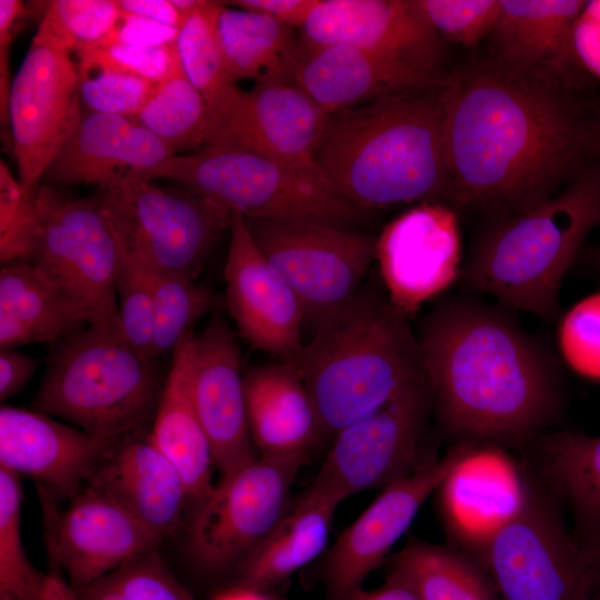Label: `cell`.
<instances>
[{
    "label": "cell",
    "instance_id": "12",
    "mask_svg": "<svg viewBox=\"0 0 600 600\" xmlns=\"http://www.w3.org/2000/svg\"><path fill=\"white\" fill-rule=\"evenodd\" d=\"M246 222L261 254L299 299L304 327L313 331L362 289L374 260L376 239L368 233L301 220Z\"/></svg>",
    "mask_w": 600,
    "mask_h": 600
},
{
    "label": "cell",
    "instance_id": "21",
    "mask_svg": "<svg viewBox=\"0 0 600 600\" xmlns=\"http://www.w3.org/2000/svg\"><path fill=\"white\" fill-rule=\"evenodd\" d=\"M121 439L93 436L34 410L0 409V466L30 477L57 501L72 499Z\"/></svg>",
    "mask_w": 600,
    "mask_h": 600
},
{
    "label": "cell",
    "instance_id": "14",
    "mask_svg": "<svg viewBox=\"0 0 600 600\" xmlns=\"http://www.w3.org/2000/svg\"><path fill=\"white\" fill-rule=\"evenodd\" d=\"M83 114L70 52L32 39L12 79L9 100L12 152L24 194H37L44 172Z\"/></svg>",
    "mask_w": 600,
    "mask_h": 600
},
{
    "label": "cell",
    "instance_id": "24",
    "mask_svg": "<svg viewBox=\"0 0 600 600\" xmlns=\"http://www.w3.org/2000/svg\"><path fill=\"white\" fill-rule=\"evenodd\" d=\"M446 79L354 46L302 40L293 73V82L329 114L387 96L438 87Z\"/></svg>",
    "mask_w": 600,
    "mask_h": 600
},
{
    "label": "cell",
    "instance_id": "41",
    "mask_svg": "<svg viewBox=\"0 0 600 600\" xmlns=\"http://www.w3.org/2000/svg\"><path fill=\"white\" fill-rule=\"evenodd\" d=\"M114 283L122 337L139 354L154 362V303L150 277L121 248Z\"/></svg>",
    "mask_w": 600,
    "mask_h": 600
},
{
    "label": "cell",
    "instance_id": "38",
    "mask_svg": "<svg viewBox=\"0 0 600 600\" xmlns=\"http://www.w3.org/2000/svg\"><path fill=\"white\" fill-rule=\"evenodd\" d=\"M21 501L20 476L0 466V600H47L48 576L23 548Z\"/></svg>",
    "mask_w": 600,
    "mask_h": 600
},
{
    "label": "cell",
    "instance_id": "37",
    "mask_svg": "<svg viewBox=\"0 0 600 600\" xmlns=\"http://www.w3.org/2000/svg\"><path fill=\"white\" fill-rule=\"evenodd\" d=\"M146 270L153 292L152 358L156 361L194 337L196 322L211 310L216 298L210 289L188 277Z\"/></svg>",
    "mask_w": 600,
    "mask_h": 600
},
{
    "label": "cell",
    "instance_id": "20",
    "mask_svg": "<svg viewBox=\"0 0 600 600\" xmlns=\"http://www.w3.org/2000/svg\"><path fill=\"white\" fill-rule=\"evenodd\" d=\"M300 38L354 46L434 74L443 49L417 0H319Z\"/></svg>",
    "mask_w": 600,
    "mask_h": 600
},
{
    "label": "cell",
    "instance_id": "6",
    "mask_svg": "<svg viewBox=\"0 0 600 600\" xmlns=\"http://www.w3.org/2000/svg\"><path fill=\"white\" fill-rule=\"evenodd\" d=\"M161 392L153 361L121 333L88 327L51 344L31 410L121 439L144 431Z\"/></svg>",
    "mask_w": 600,
    "mask_h": 600
},
{
    "label": "cell",
    "instance_id": "18",
    "mask_svg": "<svg viewBox=\"0 0 600 600\" xmlns=\"http://www.w3.org/2000/svg\"><path fill=\"white\" fill-rule=\"evenodd\" d=\"M224 264L227 309L239 334L256 350L296 363L304 343L302 306L254 243L246 218L232 213Z\"/></svg>",
    "mask_w": 600,
    "mask_h": 600
},
{
    "label": "cell",
    "instance_id": "9",
    "mask_svg": "<svg viewBox=\"0 0 600 600\" xmlns=\"http://www.w3.org/2000/svg\"><path fill=\"white\" fill-rule=\"evenodd\" d=\"M520 507L486 541L474 559L500 600H592L590 563L566 523L562 504L523 466Z\"/></svg>",
    "mask_w": 600,
    "mask_h": 600
},
{
    "label": "cell",
    "instance_id": "8",
    "mask_svg": "<svg viewBox=\"0 0 600 600\" xmlns=\"http://www.w3.org/2000/svg\"><path fill=\"white\" fill-rule=\"evenodd\" d=\"M119 252L97 196L68 198L42 184L27 224L1 252V262H30L80 308L89 327L121 333L114 283Z\"/></svg>",
    "mask_w": 600,
    "mask_h": 600
},
{
    "label": "cell",
    "instance_id": "43",
    "mask_svg": "<svg viewBox=\"0 0 600 600\" xmlns=\"http://www.w3.org/2000/svg\"><path fill=\"white\" fill-rule=\"evenodd\" d=\"M417 1L442 39L463 46H473L490 36L502 9L501 0Z\"/></svg>",
    "mask_w": 600,
    "mask_h": 600
},
{
    "label": "cell",
    "instance_id": "26",
    "mask_svg": "<svg viewBox=\"0 0 600 600\" xmlns=\"http://www.w3.org/2000/svg\"><path fill=\"white\" fill-rule=\"evenodd\" d=\"M438 491L443 521L456 547L474 558L520 507L523 474L503 448L477 443Z\"/></svg>",
    "mask_w": 600,
    "mask_h": 600
},
{
    "label": "cell",
    "instance_id": "11",
    "mask_svg": "<svg viewBox=\"0 0 600 600\" xmlns=\"http://www.w3.org/2000/svg\"><path fill=\"white\" fill-rule=\"evenodd\" d=\"M304 463L258 456L222 474L196 504L188 550L203 572H236L263 543L290 508V489Z\"/></svg>",
    "mask_w": 600,
    "mask_h": 600
},
{
    "label": "cell",
    "instance_id": "57",
    "mask_svg": "<svg viewBox=\"0 0 600 600\" xmlns=\"http://www.w3.org/2000/svg\"><path fill=\"white\" fill-rule=\"evenodd\" d=\"M592 258V263L600 271V244L590 253Z\"/></svg>",
    "mask_w": 600,
    "mask_h": 600
},
{
    "label": "cell",
    "instance_id": "23",
    "mask_svg": "<svg viewBox=\"0 0 600 600\" xmlns=\"http://www.w3.org/2000/svg\"><path fill=\"white\" fill-rule=\"evenodd\" d=\"M192 396L221 476L258 457L248 422L240 346L219 317L193 338Z\"/></svg>",
    "mask_w": 600,
    "mask_h": 600
},
{
    "label": "cell",
    "instance_id": "44",
    "mask_svg": "<svg viewBox=\"0 0 600 600\" xmlns=\"http://www.w3.org/2000/svg\"><path fill=\"white\" fill-rule=\"evenodd\" d=\"M80 66L109 68L162 82L182 69L177 41L161 47L98 43L77 52Z\"/></svg>",
    "mask_w": 600,
    "mask_h": 600
},
{
    "label": "cell",
    "instance_id": "16",
    "mask_svg": "<svg viewBox=\"0 0 600 600\" xmlns=\"http://www.w3.org/2000/svg\"><path fill=\"white\" fill-rule=\"evenodd\" d=\"M50 558L72 589L158 550L162 541L126 508L83 484L63 510L40 491Z\"/></svg>",
    "mask_w": 600,
    "mask_h": 600
},
{
    "label": "cell",
    "instance_id": "19",
    "mask_svg": "<svg viewBox=\"0 0 600 600\" xmlns=\"http://www.w3.org/2000/svg\"><path fill=\"white\" fill-rule=\"evenodd\" d=\"M328 116L294 82L256 83L210 121L206 146L246 149L289 164L316 168Z\"/></svg>",
    "mask_w": 600,
    "mask_h": 600
},
{
    "label": "cell",
    "instance_id": "47",
    "mask_svg": "<svg viewBox=\"0 0 600 600\" xmlns=\"http://www.w3.org/2000/svg\"><path fill=\"white\" fill-rule=\"evenodd\" d=\"M572 41L583 72L600 81V0L586 1L574 22Z\"/></svg>",
    "mask_w": 600,
    "mask_h": 600
},
{
    "label": "cell",
    "instance_id": "49",
    "mask_svg": "<svg viewBox=\"0 0 600 600\" xmlns=\"http://www.w3.org/2000/svg\"><path fill=\"white\" fill-rule=\"evenodd\" d=\"M318 2L319 0H237L223 3L267 14L301 31Z\"/></svg>",
    "mask_w": 600,
    "mask_h": 600
},
{
    "label": "cell",
    "instance_id": "35",
    "mask_svg": "<svg viewBox=\"0 0 600 600\" xmlns=\"http://www.w3.org/2000/svg\"><path fill=\"white\" fill-rule=\"evenodd\" d=\"M221 2L200 0L178 33L177 48L186 77L204 98L210 121L234 102L242 89L232 77L218 31Z\"/></svg>",
    "mask_w": 600,
    "mask_h": 600
},
{
    "label": "cell",
    "instance_id": "36",
    "mask_svg": "<svg viewBox=\"0 0 600 600\" xmlns=\"http://www.w3.org/2000/svg\"><path fill=\"white\" fill-rule=\"evenodd\" d=\"M133 118L176 153L184 149L197 151L206 146L210 111L183 69L160 82L154 94Z\"/></svg>",
    "mask_w": 600,
    "mask_h": 600
},
{
    "label": "cell",
    "instance_id": "28",
    "mask_svg": "<svg viewBox=\"0 0 600 600\" xmlns=\"http://www.w3.org/2000/svg\"><path fill=\"white\" fill-rule=\"evenodd\" d=\"M243 386L258 456L306 462L326 432L298 367L288 362L251 367L243 373Z\"/></svg>",
    "mask_w": 600,
    "mask_h": 600
},
{
    "label": "cell",
    "instance_id": "2",
    "mask_svg": "<svg viewBox=\"0 0 600 600\" xmlns=\"http://www.w3.org/2000/svg\"><path fill=\"white\" fill-rule=\"evenodd\" d=\"M514 313L458 294L441 300L419 323L433 413L456 442L528 446L561 416L558 362Z\"/></svg>",
    "mask_w": 600,
    "mask_h": 600
},
{
    "label": "cell",
    "instance_id": "15",
    "mask_svg": "<svg viewBox=\"0 0 600 600\" xmlns=\"http://www.w3.org/2000/svg\"><path fill=\"white\" fill-rule=\"evenodd\" d=\"M476 443L456 442L411 474L384 487L326 551L321 578L326 600H352L368 576L408 530L420 508Z\"/></svg>",
    "mask_w": 600,
    "mask_h": 600
},
{
    "label": "cell",
    "instance_id": "48",
    "mask_svg": "<svg viewBox=\"0 0 600 600\" xmlns=\"http://www.w3.org/2000/svg\"><path fill=\"white\" fill-rule=\"evenodd\" d=\"M178 33L179 29L177 28L121 12L113 30L100 43L161 47L176 42Z\"/></svg>",
    "mask_w": 600,
    "mask_h": 600
},
{
    "label": "cell",
    "instance_id": "31",
    "mask_svg": "<svg viewBox=\"0 0 600 600\" xmlns=\"http://www.w3.org/2000/svg\"><path fill=\"white\" fill-rule=\"evenodd\" d=\"M80 308L26 260L0 269V349L54 343L88 328Z\"/></svg>",
    "mask_w": 600,
    "mask_h": 600
},
{
    "label": "cell",
    "instance_id": "55",
    "mask_svg": "<svg viewBox=\"0 0 600 600\" xmlns=\"http://www.w3.org/2000/svg\"><path fill=\"white\" fill-rule=\"evenodd\" d=\"M588 116L590 121L592 154L597 158V162L600 163V103L593 107Z\"/></svg>",
    "mask_w": 600,
    "mask_h": 600
},
{
    "label": "cell",
    "instance_id": "17",
    "mask_svg": "<svg viewBox=\"0 0 600 600\" xmlns=\"http://www.w3.org/2000/svg\"><path fill=\"white\" fill-rule=\"evenodd\" d=\"M457 211L423 202L392 219L376 239L374 260L392 306L408 318L459 280Z\"/></svg>",
    "mask_w": 600,
    "mask_h": 600
},
{
    "label": "cell",
    "instance_id": "40",
    "mask_svg": "<svg viewBox=\"0 0 600 600\" xmlns=\"http://www.w3.org/2000/svg\"><path fill=\"white\" fill-rule=\"evenodd\" d=\"M72 592L73 600H194L157 550Z\"/></svg>",
    "mask_w": 600,
    "mask_h": 600
},
{
    "label": "cell",
    "instance_id": "25",
    "mask_svg": "<svg viewBox=\"0 0 600 600\" xmlns=\"http://www.w3.org/2000/svg\"><path fill=\"white\" fill-rule=\"evenodd\" d=\"M163 540L184 523L191 504L186 484L150 432L122 438L87 479Z\"/></svg>",
    "mask_w": 600,
    "mask_h": 600
},
{
    "label": "cell",
    "instance_id": "51",
    "mask_svg": "<svg viewBox=\"0 0 600 600\" xmlns=\"http://www.w3.org/2000/svg\"><path fill=\"white\" fill-rule=\"evenodd\" d=\"M123 13L143 17L158 23L180 29L184 16L172 0H116Z\"/></svg>",
    "mask_w": 600,
    "mask_h": 600
},
{
    "label": "cell",
    "instance_id": "7",
    "mask_svg": "<svg viewBox=\"0 0 600 600\" xmlns=\"http://www.w3.org/2000/svg\"><path fill=\"white\" fill-rule=\"evenodd\" d=\"M130 172L148 181H176L244 218L348 229L362 219L363 209L344 199L319 167H298L246 149L209 144Z\"/></svg>",
    "mask_w": 600,
    "mask_h": 600
},
{
    "label": "cell",
    "instance_id": "30",
    "mask_svg": "<svg viewBox=\"0 0 600 600\" xmlns=\"http://www.w3.org/2000/svg\"><path fill=\"white\" fill-rule=\"evenodd\" d=\"M341 500L310 483L263 543L234 572L233 586L267 592L326 552Z\"/></svg>",
    "mask_w": 600,
    "mask_h": 600
},
{
    "label": "cell",
    "instance_id": "33",
    "mask_svg": "<svg viewBox=\"0 0 600 600\" xmlns=\"http://www.w3.org/2000/svg\"><path fill=\"white\" fill-rule=\"evenodd\" d=\"M218 31L232 77L256 83L293 82L301 39L293 28L263 13L221 2Z\"/></svg>",
    "mask_w": 600,
    "mask_h": 600
},
{
    "label": "cell",
    "instance_id": "1",
    "mask_svg": "<svg viewBox=\"0 0 600 600\" xmlns=\"http://www.w3.org/2000/svg\"><path fill=\"white\" fill-rule=\"evenodd\" d=\"M449 206L493 218L557 194L592 154L589 116L569 91L511 76L489 61L442 87Z\"/></svg>",
    "mask_w": 600,
    "mask_h": 600
},
{
    "label": "cell",
    "instance_id": "29",
    "mask_svg": "<svg viewBox=\"0 0 600 600\" xmlns=\"http://www.w3.org/2000/svg\"><path fill=\"white\" fill-rule=\"evenodd\" d=\"M524 466L572 516V536L586 550L600 537V436L547 431L528 446Z\"/></svg>",
    "mask_w": 600,
    "mask_h": 600
},
{
    "label": "cell",
    "instance_id": "53",
    "mask_svg": "<svg viewBox=\"0 0 600 600\" xmlns=\"http://www.w3.org/2000/svg\"><path fill=\"white\" fill-rule=\"evenodd\" d=\"M210 600H277L264 591H258L244 587L231 586L219 591Z\"/></svg>",
    "mask_w": 600,
    "mask_h": 600
},
{
    "label": "cell",
    "instance_id": "10",
    "mask_svg": "<svg viewBox=\"0 0 600 600\" xmlns=\"http://www.w3.org/2000/svg\"><path fill=\"white\" fill-rule=\"evenodd\" d=\"M96 196L129 258L146 269L193 280L233 213L188 188H161L130 172Z\"/></svg>",
    "mask_w": 600,
    "mask_h": 600
},
{
    "label": "cell",
    "instance_id": "32",
    "mask_svg": "<svg viewBox=\"0 0 600 600\" xmlns=\"http://www.w3.org/2000/svg\"><path fill=\"white\" fill-rule=\"evenodd\" d=\"M193 338L172 353L150 437L180 473L196 506L214 484V464L192 396Z\"/></svg>",
    "mask_w": 600,
    "mask_h": 600
},
{
    "label": "cell",
    "instance_id": "54",
    "mask_svg": "<svg viewBox=\"0 0 600 600\" xmlns=\"http://www.w3.org/2000/svg\"><path fill=\"white\" fill-rule=\"evenodd\" d=\"M47 600H73L71 587L57 570L48 574Z\"/></svg>",
    "mask_w": 600,
    "mask_h": 600
},
{
    "label": "cell",
    "instance_id": "34",
    "mask_svg": "<svg viewBox=\"0 0 600 600\" xmlns=\"http://www.w3.org/2000/svg\"><path fill=\"white\" fill-rule=\"evenodd\" d=\"M387 578L421 600H499L483 567L458 547L410 541L391 558Z\"/></svg>",
    "mask_w": 600,
    "mask_h": 600
},
{
    "label": "cell",
    "instance_id": "3",
    "mask_svg": "<svg viewBox=\"0 0 600 600\" xmlns=\"http://www.w3.org/2000/svg\"><path fill=\"white\" fill-rule=\"evenodd\" d=\"M444 82L328 116L316 162L344 199L361 209L449 206Z\"/></svg>",
    "mask_w": 600,
    "mask_h": 600
},
{
    "label": "cell",
    "instance_id": "42",
    "mask_svg": "<svg viewBox=\"0 0 600 600\" xmlns=\"http://www.w3.org/2000/svg\"><path fill=\"white\" fill-rule=\"evenodd\" d=\"M79 94L89 112L136 117L160 82L103 67L77 66Z\"/></svg>",
    "mask_w": 600,
    "mask_h": 600
},
{
    "label": "cell",
    "instance_id": "50",
    "mask_svg": "<svg viewBox=\"0 0 600 600\" xmlns=\"http://www.w3.org/2000/svg\"><path fill=\"white\" fill-rule=\"evenodd\" d=\"M40 360L16 349H0V400L21 391L33 377Z\"/></svg>",
    "mask_w": 600,
    "mask_h": 600
},
{
    "label": "cell",
    "instance_id": "39",
    "mask_svg": "<svg viewBox=\"0 0 600 600\" xmlns=\"http://www.w3.org/2000/svg\"><path fill=\"white\" fill-rule=\"evenodd\" d=\"M120 13L114 0L50 1L33 40L78 52L104 40Z\"/></svg>",
    "mask_w": 600,
    "mask_h": 600
},
{
    "label": "cell",
    "instance_id": "58",
    "mask_svg": "<svg viewBox=\"0 0 600 600\" xmlns=\"http://www.w3.org/2000/svg\"><path fill=\"white\" fill-rule=\"evenodd\" d=\"M592 600H600V591H597L592 598Z\"/></svg>",
    "mask_w": 600,
    "mask_h": 600
},
{
    "label": "cell",
    "instance_id": "56",
    "mask_svg": "<svg viewBox=\"0 0 600 600\" xmlns=\"http://www.w3.org/2000/svg\"><path fill=\"white\" fill-rule=\"evenodd\" d=\"M590 567L592 569L597 591H600V537L586 550H583Z\"/></svg>",
    "mask_w": 600,
    "mask_h": 600
},
{
    "label": "cell",
    "instance_id": "52",
    "mask_svg": "<svg viewBox=\"0 0 600 600\" xmlns=\"http://www.w3.org/2000/svg\"><path fill=\"white\" fill-rule=\"evenodd\" d=\"M352 600H421L406 584L386 578V582L378 589L366 591L360 590Z\"/></svg>",
    "mask_w": 600,
    "mask_h": 600
},
{
    "label": "cell",
    "instance_id": "45",
    "mask_svg": "<svg viewBox=\"0 0 600 600\" xmlns=\"http://www.w3.org/2000/svg\"><path fill=\"white\" fill-rule=\"evenodd\" d=\"M558 336L566 361L583 374L600 378V294L567 312Z\"/></svg>",
    "mask_w": 600,
    "mask_h": 600
},
{
    "label": "cell",
    "instance_id": "22",
    "mask_svg": "<svg viewBox=\"0 0 600 600\" xmlns=\"http://www.w3.org/2000/svg\"><path fill=\"white\" fill-rule=\"evenodd\" d=\"M584 4V0H501L489 62L520 79L570 91L584 73L572 41Z\"/></svg>",
    "mask_w": 600,
    "mask_h": 600
},
{
    "label": "cell",
    "instance_id": "5",
    "mask_svg": "<svg viewBox=\"0 0 600 600\" xmlns=\"http://www.w3.org/2000/svg\"><path fill=\"white\" fill-rule=\"evenodd\" d=\"M600 224V163L587 166L549 200L493 219L462 264L459 283L499 304L552 321L563 279Z\"/></svg>",
    "mask_w": 600,
    "mask_h": 600
},
{
    "label": "cell",
    "instance_id": "46",
    "mask_svg": "<svg viewBox=\"0 0 600 600\" xmlns=\"http://www.w3.org/2000/svg\"><path fill=\"white\" fill-rule=\"evenodd\" d=\"M26 6L19 0H0V122L8 139L9 100L12 86L9 67L11 43L20 31L26 16Z\"/></svg>",
    "mask_w": 600,
    "mask_h": 600
},
{
    "label": "cell",
    "instance_id": "27",
    "mask_svg": "<svg viewBox=\"0 0 600 600\" xmlns=\"http://www.w3.org/2000/svg\"><path fill=\"white\" fill-rule=\"evenodd\" d=\"M176 154L134 118L87 111L41 182L102 188L123 173L157 166Z\"/></svg>",
    "mask_w": 600,
    "mask_h": 600
},
{
    "label": "cell",
    "instance_id": "13",
    "mask_svg": "<svg viewBox=\"0 0 600 600\" xmlns=\"http://www.w3.org/2000/svg\"><path fill=\"white\" fill-rule=\"evenodd\" d=\"M432 413V394L426 379L339 430L311 483L343 501L411 474L436 458L428 447Z\"/></svg>",
    "mask_w": 600,
    "mask_h": 600
},
{
    "label": "cell",
    "instance_id": "4",
    "mask_svg": "<svg viewBox=\"0 0 600 600\" xmlns=\"http://www.w3.org/2000/svg\"><path fill=\"white\" fill-rule=\"evenodd\" d=\"M326 436L381 409L427 379L409 318L362 287L324 319L294 363Z\"/></svg>",
    "mask_w": 600,
    "mask_h": 600
}]
</instances>
